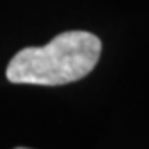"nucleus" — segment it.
<instances>
[{"instance_id":"1","label":"nucleus","mask_w":149,"mask_h":149,"mask_svg":"<svg viewBox=\"0 0 149 149\" xmlns=\"http://www.w3.org/2000/svg\"><path fill=\"white\" fill-rule=\"evenodd\" d=\"M101 40L86 31H67L43 47H25L9 61L6 77L15 84L61 86L86 77L101 58Z\"/></svg>"},{"instance_id":"2","label":"nucleus","mask_w":149,"mask_h":149,"mask_svg":"<svg viewBox=\"0 0 149 149\" xmlns=\"http://www.w3.org/2000/svg\"><path fill=\"white\" fill-rule=\"evenodd\" d=\"M15 149H29V147H15Z\"/></svg>"}]
</instances>
